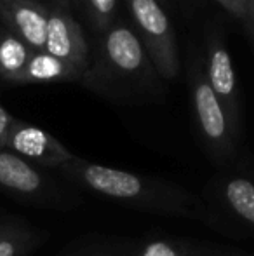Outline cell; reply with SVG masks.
<instances>
[{"instance_id":"13","label":"cell","mask_w":254,"mask_h":256,"mask_svg":"<svg viewBox=\"0 0 254 256\" xmlns=\"http://www.w3.org/2000/svg\"><path fill=\"white\" fill-rule=\"evenodd\" d=\"M134 256H200L187 240L180 239H150L139 240Z\"/></svg>"},{"instance_id":"9","label":"cell","mask_w":254,"mask_h":256,"mask_svg":"<svg viewBox=\"0 0 254 256\" xmlns=\"http://www.w3.org/2000/svg\"><path fill=\"white\" fill-rule=\"evenodd\" d=\"M0 18L10 34L31 51L40 52L45 49L49 7L35 0H0Z\"/></svg>"},{"instance_id":"5","label":"cell","mask_w":254,"mask_h":256,"mask_svg":"<svg viewBox=\"0 0 254 256\" xmlns=\"http://www.w3.org/2000/svg\"><path fill=\"white\" fill-rule=\"evenodd\" d=\"M0 188L30 202L45 206L63 202L54 183L37 166L7 148L0 150Z\"/></svg>"},{"instance_id":"6","label":"cell","mask_w":254,"mask_h":256,"mask_svg":"<svg viewBox=\"0 0 254 256\" xmlns=\"http://www.w3.org/2000/svg\"><path fill=\"white\" fill-rule=\"evenodd\" d=\"M206 78L213 89L214 96L223 106L225 114L230 122V128L237 142L242 136V108L239 98L237 77H235L234 64L228 49L220 38L213 37L207 44V66Z\"/></svg>"},{"instance_id":"2","label":"cell","mask_w":254,"mask_h":256,"mask_svg":"<svg viewBox=\"0 0 254 256\" xmlns=\"http://www.w3.org/2000/svg\"><path fill=\"white\" fill-rule=\"evenodd\" d=\"M80 84L119 104L157 102L164 94L162 77L134 30L124 23H113L101 34Z\"/></svg>"},{"instance_id":"7","label":"cell","mask_w":254,"mask_h":256,"mask_svg":"<svg viewBox=\"0 0 254 256\" xmlns=\"http://www.w3.org/2000/svg\"><path fill=\"white\" fill-rule=\"evenodd\" d=\"M44 51L75 66L82 74H85L91 64V54H89L84 32L66 7H49L47 37H45Z\"/></svg>"},{"instance_id":"14","label":"cell","mask_w":254,"mask_h":256,"mask_svg":"<svg viewBox=\"0 0 254 256\" xmlns=\"http://www.w3.org/2000/svg\"><path fill=\"white\" fill-rule=\"evenodd\" d=\"M78 2L84 9L89 23L99 34L106 32L115 23L119 0H78Z\"/></svg>"},{"instance_id":"4","label":"cell","mask_w":254,"mask_h":256,"mask_svg":"<svg viewBox=\"0 0 254 256\" xmlns=\"http://www.w3.org/2000/svg\"><path fill=\"white\" fill-rule=\"evenodd\" d=\"M192 102L200 142L207 155L218 166L230 164L237 154L239 142L232 132L223 106L207 82L206 72L200 66H195L192 72Z\"/></svg>"},{"instance_id":"19","label":"cell","mask_w":254,"mask_h":256,"mask_svg":"<svg viewBox=\"0 0 254 256\" xmlns=\"http://www.w3.org/2000/svg\"><path fill=\"white\" fill-rule=\"evenodd\" d=\"M246 4H248V20H246L244 24L254 35V0H246Z\"/></svg>"},{"instance_id":"18","label":"cell","mask_w":254,"mask_h":256,"mask_svg":"<svg viewBox=\"0 0 254 256\" xmlns=\"http://www.w3.org/2000/svg\"><path fill=\"white\" fill-rule=\"evenodd\" d=\"M14 120H16V118L10 117L9 112L0 104V150L5 148L7 136H9V131H10V128H12Z\"/></svg>"},{"instance_id":"16","label":"cell","mask_w":254,"mask_h":256,"mask_svg":"<svg viewBox=\"0 0 254 256\" xmlns=\"http://www.w3.org/2000/svg\"><path fill=\"white\" fill-rule=\"evenodd\" d=\"M38 244V237L26 228L14 226L0 237V256H24Z\"/></svg>"},{"instance_id":"10","label":"cell","mask_w":254,"mask_h":256,"mask_svg":"<svg viewBox=\"0 0 254 256\" xmlns=\"http://www.w3.org/2000/svg\"><path fill=\"white\" fill-rule=\"evenodd\" d=\"M218 197L223 209L254 234V182L244 174L227 176L218 185Z\"/></svg>"},{"instance_id":"3","label":"cell","mask_w":254,"mask_h":256,"mask_svg":"<svg viewBox=\"0 0 254 256\" xmlns=\"http://www.w3.org/2000/svg\"><path fill=\"white\" fill-rule=\"evenodd\" d=\"M138 35L162 80H174L180 75V54L176 34L159 0H126Z\"/></svg>"},{"instance_id":"20","label":"cell","mask_w":254,"mask_h":256,"mask_svg":"<svg viewBox=\"0 0 254 256\" xmlns=\"http://www.w3.org/2000/svg\"><path fill=\"white\" fill-rule=\"evenodd\" d=\"M14 226H7V225H0V237L3 236V234H7L9 230H12Z\"/></svg>"},{"instance_id":"15","label":"cell","mask_w":254,"mask_h":256,"mask_svg":"<svg viewBox=\"0 0 254 256\" xmlns=\"http://www.w3.org/2000/svg\"><path fill=\"white\" fill-rule=\"evenodd\" d=\"M138 239H96L73 256H134Z\"/></svg>"},{"instance_id":"11","label":"cell","mask_w":254,"mask_h":256,"mask_svg":"<svg viewBox=\"0 0 254 256\" xmlns=\"http://www.w3.org/2000/svg\"><path fill=\"white\" fill-rule=\"evenodd\" d=\"M84 74L45 51L33 52L16 84H49V82H80Z\"/></svg>"},{"instance_id":"12","label":"cell","mask_w":254,"mask_h":256,"mask_svg":"<svg viewBox=\"0 0 254 256\" xmlns=\"http://www.w3.org/2000/svg\"><path fill=\"white\" fill-rule=\"evenodd\" d=\"M33 52L35 51H31L16 35H2L0 37V77L10 82H17Z\"/></svg>"},{"instance_id":"1","label":"cell","mask_w":254,"mask_h":256,"mask_svg":"<svg viewBox=\"0 0 254 256\" xmlns=\"http://www.w3.org/2000/svg\"><path fill=\"white\" fill-rule=\"evenodd\" d=\"M59 171L77 188L105 200L152 214L209 222V211L200 197L166 180L94 164L80 157H73Z\"/></svg>"},{"instance_id":"17","label":"cell","mask_w":254,"mask_h":256,"mask_svg":"<svg viewBox=\"0 0 254 256\" xmlns=\"http://www.w3.org/2000/svg\"><path fill=\"white\" fill-rule=\"evenodd\" d=\"M216 2L234 18L246 23V20H248V4H246V0H216Z\"/></svg>"},{"instance_id":"21","label":"cell","mask_w":254,"mask_h":256,"mask_svg":"<svg viewBox=\"0 0 254 256\" xmlns=\"http://www.w3.org/2000/svg\"><path fill=\"white\" fill-rule=\"evenodd\" d=\"M253 38H254V35H253Z\"/></svg>"},{"instance_id":"8","label":"cell","mask_w":254,"mask_h":256,"mask_svg":"<svg viewBox=\"0 0 254 256\" xmlns=\"http://www.w3.org/2000/svg\"><path fill=\"white\" fill-rule=\"evenodd\" d=\"M5 148L14 152L33 166L59 169L75 157L61 142L44 129L14 120L5 142Z\"/></svg>"}]
</instances>
